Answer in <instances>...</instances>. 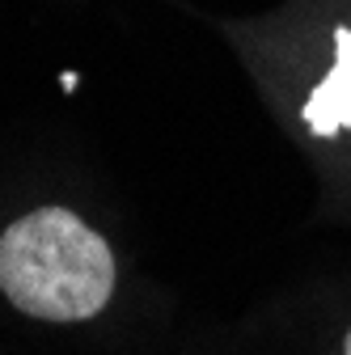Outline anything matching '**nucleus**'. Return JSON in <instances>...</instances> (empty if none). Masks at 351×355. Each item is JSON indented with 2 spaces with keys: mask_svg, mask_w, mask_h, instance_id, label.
Listing matches in <instances>:
<instances>
[{
  "mask_svg": "<svg viewBox=\"0 0 351 355\" xmlns=\"http://www.w3.org/2000/svg\"><path fill=\"white\" fill-rule=\"evenodd\" d=\"M343 355H351V330H347V338H343Z\"/></svg>",
  "mask_w": 351,
  "mask_h": 355,
  "instance_id": "obj_3",
  "label": "nucleus"
},
{
  "mask_svg": "<svg viewBox=\"0 0 351 355\" xmlns=\"http://www.w3.org/2000/svg\"><path fill=\"white\" fill-rule=\"evenodd\" d=\"M0 292L38 322H89L114 292V254L68 207H34L0 237Z\"/></svg>",
  "mask_w": 351,
  "mask_h": 355,
  "instance_id": "obj_1",
  "label": "nucleus"
},
{
  "mask_svg": "<svg viewBox=\"0 0 351 355\" xmlns=\"http://www.w3.org/2000/svg\"><path fill=\"white\" fill-rule=\"evenodd\" d=\"M305 127L322 140L351 127V26L334 30V68L305 98Z\"/></svg>",
  "mask_w": 351,
  "mask_h": 355,
  "instance_id": "obj_2",
  "label": "nucleus"
}]
</instances>
